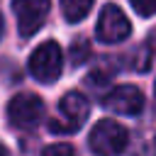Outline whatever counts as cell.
Wrapping results in <instances>:
<instances>
[{"label":"cell","mask_w":156,"mask_h":156,"mask_svg":"<svg viewBox=\"0 0 156 156\" xmlns=\"http://www.w3.org/2000/svg\"><path fill=\"white\" fill-rule=\"evenodd\" d=\"M127 141L129 132L115 119H100L88 134V146L95 156H119L127 149Z\"/></svg>","instance_id":"obj_1"},{"label":"cell","mask_w":156,"mask_h":156,"mask_svg":"<svg viewBox=\"0 0 156 156\" xmlns=\"http://www.w3.org/2000/svg\"><path fill=\"white\" fill-rule=\"evenodd\" d=\"M88 112H90V102L85 95L71 90L61 98L58 102V117L49 122V129L51 132H58V134H71L76 129L83 127V122L88 119Z\"/></svg>","instance_id":"obj_2"},{"label":"cell","mask_w":156,"mask_h":156,"mask_svg":"<svg viewBox=\"0 0 156 156\" xmlns=\"http://www.w3.org/2000/svg\"><path fill=\"white\" fill-rule=\"evenodd\" d=\"M63 71V51L56 41L39 44L29 56V73L39 83H54Z\"/></svg>","instance_id":"obj_3"},{"label":"cell","mask_w":156,"mask_h":156,"mask_svg":"<svg viewBox=\"0 0 156 156\" xmlns=\"http://www.w3.org/2000/svg\"><path fill=\"white\" fill-rule=\"evenodd\" d=\"M95 34H98V39L105 41V44H117V41H124V39L132 34V24H129L127 15H124L117 5L107 2V5L100 10L98 24H95Z\"/></svg>","instance_id":"obj_4"},{"label":"cell","mask_w":156,"mask_h":156,"mask_svg":"<svg viewBox=\"0 0 156 156\" xmlns=\"http://www.w3.org/2000/svg\"><path fill=\"white\" fill-rule=\"evenodd\" d=\"M12 10L17 17L20 37L29 39L32 34H37L44 27L46 15L51 10V2L49 0H12Z\"/></svg>","instance_id":"obj_5"},{"label":"cell","mask_w":156,"mask_h":156,"mask_svg":"<svg viewBox=\"0 0 156 156\" xmlns=\"http://www.w3.org/2000/svg\"><path fill=\"white\" fill-rule=\"evenodd\" d=\"M44 117V100L34 93H17L7 102V119L15 127H34Z\"/></svg>","instance_id":"obj_6"},{"label":"cell","mask_w":156,"mask_h":156,"mask_svg":"<svg viewBox=\"0 0 156 156\" xmlns=\"http://www.w3.org/2000/svg\"><path fill=\"white\" fill-rule=\"evenodd\" d=\"M102 107L110 110V112H117V115H127V117H134L144 110V95L136 85H117L112 88L105 98H102Z\"/></svg>","instance_id":"obj_7"},{"label":"cell","mask_w":156,"mask_h":156,"mask_svg":"<svg viewBox=\"0 0 156 156\" xmlns=\"http://www.w3.org/2000/svg\"><path fill=\"white\" fill-rule=\"evenodd\" d=\"M93 10V0H61V12L68 22H80Z\"/></svg>","instance_id":"obj_8"},{"label":"cell","mask_w":156,"mask_h":156,"mask_svg":"<svg viewBox=\"0 0 156 156\" xmlns=\"http://www.w3.org/2000/svg\"><path fill=\"white\" fill-rule=\"evenodd\" d=\"M88 54H90V46H88L85 39H78V41L71 44V61L73 63H83L88 58Z\"/></svg>","instance_id":"obj_9"},{"label":"cell","mask_w":156,"mask_h":156,"mask_svg":"<svg viewBox=\"0 0 156 156\" xmlns=\"http://www.w3.org/2000/svg\"><path fill=\"white\" fill-rule=\"evenodd\" d=\"M129 5H132L134 12L141 15V17H151V15H156V0H129Z\"/></svg>","instance_id":"obj_10"},{"label":"cell","mask_w":156,"mask_h":156,"mask_svg":"<svg viewBox=\"0 0 156 156\" xmlns=\"http://www.w3.org/2000/svg\"><path fill=\"white\" fill-rule=\"evenodd\" d=\"M41 156H78V154L73 151L71 144H51V146L44 149Z\"/></svg>","instance_id":"obj_11"},{"label":"cell","mask_w":156,"mask_h":156,"mask_svg":"<svg viewBox=\"0 0 156 156\" xmlns=\"http://www.w3.org/2000/svg\"><path fill=\"white\" fill-rule=\"evenodd\" d=\"M2 32H5V20H2V15H0V39H2Z\"/></svg>","instance_id":"obj_12"},{"label":"cell","mask_w":156,"mask_h":156,"mask_svg":"<svg viewBox=\"0 0 156 156\" xmlns=\"http://www.w3.org/2000/svg\"><path fill=\"white\" fill-rule=\"evenodd\" d=\"M0 156H7V149H5V144H0Z\"/></svg>","instance_id":"obj_13"},{"label":"cell","mask_w":156,"mask_h":156,"mask_svg":"<svg viewBox=\"0 0 156 156\" xmlns=\"http://www.w3.org/2000/svg\"><path fill=\"white\" fill-rule=\"evenodd\" d=\"M154 93H156V85H154Z\"/></svg>","instance_id":"obj_14"},{"label":"cell","mask_w":156,"mask_h":156,"mask_svg":"<svg viewBox=\"0 0 156 156\" xmlns=\"http://www.w3.org/2000/svg\"><path fill=\"white\" fill-rule=\"evenodd\" d=\"M154 146H156V139H154Z\"/></svg>","instance_id":"obj_15"}]
</instances>
